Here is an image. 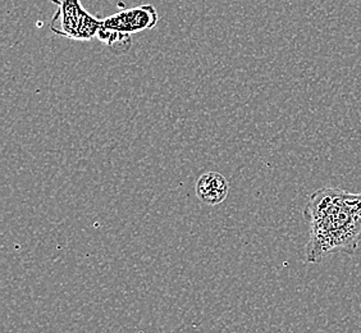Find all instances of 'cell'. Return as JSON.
I'll return each instance as SVG.
<instances>
[{
	"label": "cell",
	"mask_w": 361,
	"mask_h": 333,
	"mask_svg": "<svg viewBox=\"0 0 361 333\" xmlns=\"http://www.w3.org/2000/svg\"><path fill=\"white\" fill-rule=\"evenodd\" d=\"M58 6L50 23L56 35L67 37L75 42H90L97 37L103 20L89 13L81 0H50Z\"/></svg>",
	"instance_id": "obj_2"
},
{
	"label": "cell",
	"mask_w": 361,
	"mask_h": 333,
	"mask_svg": "<svg viewBox=\"0 0 361 333\" xmlns=\"http://www.w3.org/2000/svg\"><path fill=\"white\" fill-rule=\"evenodd\" d=\"M229 193L228 181L218 172L202 174L196 182L197 198L209 205H218L227 199Z\"/></svg>",
	"instance_id": "obj_4"
},
{
	"label": "cell",
	"mask_w": 361,
	"mask_h": 333,
	"mask_svg": "<svg viewBox=\"0 0 361 333\" xmlns=\"http://www.w3.org/2000/svg\"><path fill=\"white\" fill-rule=\"evenodd\" d=\"M310 237L306 262L317 264L343 253L353 255L361 241V194L323 188L310 195L304 209Z\"/></svg>",
	"instance_id": "obj_1"
},
{
	"label": "cell",
	"mask_w": 361,
	"mask_h": 333,
	"mask_svg": "<svg viewBox=\"0 0 361 333\" xmlns=\"http://www.w3.org/2000/svg\"><path fill=\"white\" fill-rule=\"evenodd\" d=\"M158 23L157 9L146 4L140 7L121 11L118 13L111 14L103 20L102 31L118 32L123 35L137 34L141 31H147L155 28Z\"/></svg>",
	"instance_id": "obj_3"
}]
</instances>
